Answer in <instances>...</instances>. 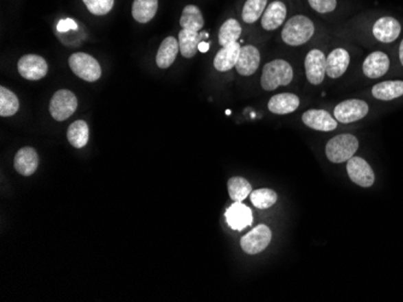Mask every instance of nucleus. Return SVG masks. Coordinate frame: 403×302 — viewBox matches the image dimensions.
Segmentation results:
<instances>
[{"label":"nucleus","mask_w":403,"mask_h":302,"mask_svg":"<svg viewBox=\"0 0 403 302\" xmlns=\"http://www.w3.org/2000/svg\"><path fill=\"white\" fill-rule=\"evenodd\" d=\"M294 79V70L291 65L283 60H275L264 65L261 86L264 90H277L281 86L288 84Z\"/></svg>","instance_id":"f257e3e1"},{"label":"nucleus","mask_w":403,"mask_h":302,"mask_svg":"<svg viewBox=\"0 0 403 302\" xmlns=\"http://www.w3.org/2000/svg\"><path fill=\"white\" fill-rule=\"evenodd\" d=\"M372 95L376 99L384 101L398 99L403 95V81H385L376 84L372 88Z\"/></svg>","instance_id":"5701e85b"},{"label":"nucleus","mask_w":403,"mask_h":302,"mask_svg":"<svg viewBox=\"0 0 403 302\" xmlns=\"http://www.w3.org/2000/svg\"><path fill=\"white\" fill-rule=\"evenodd\" d=\"M227 188H229V198L232 199L234 203L244 201L253 192L251 184L246 179L238 176L229 179Z\"/></svg>","instance_id":"bb28decb"},{"label":"nucleus","mask_w":403,"mask_h":302,"mask_svg":"<svg viewBox=\"0 0 403 302\" xmlns=\"http://www.w3.org/2000/svg\"><path fill=\"white\" fill-rule=\"evenodd\" d=\"M67 138L75 149L85 147L90 139V129L85 121H76L74 123L70 124L67 131Z\"/></svg>","instance_id":"393cba45"},{"label":"nucleus","mask_w":403,"mask_h":302,"mask_svg":"<svg viewBox=\"0 0 403 302\" xmlns=\"http://www.w3.org/2000/svg\"><path fill=\"white\" fill-rule=\"evenodd\" d=\"M286 6L283 1H273L264 10L261 25L266 30H275L284 23L286 17Z\"/></svg>","instance_id":"aec40b11"},{"label":"nucleus","mask_w":403,"mask_h":302,"mask_svg":"<svg viewBox=\"0 0 403 302\" xmlns=\"http://www.w3.org/2000/svg\"><path fill=\"white\" fill-rule=\"evenodd\" d=\"M159 9V0H135L132 15L137 22L148 23L154 18Z\"/></svg>","instance_id":"b1692460"},{"label":"nucleus","mask_w":403,"mask_h":302,"mask_svg":"<svg viewBox=\"0 0 403 302\" xmlns=\"http://www.w3.org/2000/svg\"><path fill=\"white\" fill-rule=\"evenodd\" d=\"M198 50L200 51V52L205 53L207 51L209 50V42H207V41H202V42L199 44Z\"/></svg>","instance_id":"f704fd0d"},{"label":"nucleus","mask_w":403,"mask_h":302,"mask_svg":"<svg viewBox=\"0 0 403 302\" xmlns=\"http://www.w3.org/2000/svg\"><path fill=\"white\" fill-rule=\"evenodd\" d=\"M240 44L233 42L231 45L224 46L221 50L216 53L214 58L215 69L221 73L229 71L233 69L238 62L239 55H240Z\"/></svg>","instance_id":"6ab92c4d"},{"label":"nucleus","mask_w":403,"mask_h":302,"mask_svg":"<svg viewBox=\"0 0 403 302\" xmlns=\"http://www.w3.org/2000/svg\"><path fill=\"white\" fill-rule=\"evenodd\" d=\"M240 34H242V27L239 25L238 21L233 20V18L226 21L219 30L220 45L224 47V46L237 42Z\"/></svg>","instance_id":"c85d7f7f"},{"label":"nucleus","mask_w":403,"mask_h":302,"mask_svg":"<svg viewBox=\"0 0 403 302\" xmlns=\"http://www.w3.org/2000/svg\"><path fill=\"white\" fill-rule=\"evenodd\" d=\"M369 114V105L364 100H344L334 108V117L341 123L348 124L364 118Z\"/></svg>","instance_id":"0eeeda50"},{"label":"nucleus","mask_w":403,"mask_h":302,"mask_svg":"<svg viewBox=\"0 0 403 302\" xmlns=\"http://www.w3.org/2000/svg\"><path fill=\"white\" fill-rule=\"evenodd\" d=\"M78 29V25L74 20L71 18H65V20H60L57 25V30L60 33H65V32H69V30Z\"/></svg>","instance_id":"72a5a7b5"},{"label":"nucleus","mask_w":403,"mask_h":302,"mask_svg":"<svg viewBox=\"0 0 403 302\" xmlns=\"http://www.w3.org/2000/svg\"><path fill=\"white\" fill-rule=\"evenodd\" d=\"M250 200L255 207L260 210L272 207L278 200V194L268 188H261L254 190L250 194Z\"/></svg>","instance_id":"c756f323"},{"label":"nucleus","mask_w":403,"mask_h":302,"mask_svg":"<svg viewBox=\"0 0 403 302\" xmlns=\"http://www.w3.org/2000/svg\"><path fill=\"white\" fill-rule=\"evenodd\" d=\"M209 34L205 32H192V30L183 29L179 33L180 53L185 58H192L198 52L199 44L203 40H208Z\"/></svg>","instance_id":"ddd939ff"},{"label":"nucleus","mask_w":403,"mask_h":302,"mask_svg":"<svg viewBox=\"0 0 403 302\" xmlns=\"http://www.w3.org/2000/svg\"><path fill=\"white\" fill-rule=\"evenodd\" d=\"M17 69L22 77L30 81H38L45 77L49 66L43 57L36 55H25L19 60Z\"/></svg>","instance_id":"1a4fd4ad"},{"label":"nucleus","mask_w":403,"mask_h":302,"mask_svg":"<svg viewBox=\"0 0 403 302\" xmlns=\"http://www.w3.org/2000/svg\"><path fill=\"white\" fill-rule=\"evenodd\" d=\"M267 6V0H246L242 17L245 23H254L262 16Z\"/></svg>","instance_id":"7c9ffc66"},{"label":"nucleus","mask_w":403,"mask_h":302,"mask_svg":"<svg viewBox=\"0 0 403 302\" xmlns=\"http://www.w3.org/2000/svg\"><path fill=\"white\" fill-rule=\"evenodd\" d=\"M306 76L312 84H321L326 75V57L320 50H312L304 60Z\"/></svg>","instance_id":"9d476101"},{"label":"nucleus","mask_w":403,"mask_h":302,"mask_svg":"<svg viewBox=\"0 0 403 302\" xmlns=\"http://www.w3.org/2000/svg\"><path fill=\"white\" fill-rule=\"evenodd\" d=\"M69 66L78 77L85 79L87 82H95L102 76V68L98 60L84 52H78L70 55Z\"/></svg>","instance_id":"20e7f679"},{"label":"nucleus","mask_w":403,"mask_h":302,"mask_svg":"<svg viewBox=\"0 0 403 302\" xmlns=\"http://www.w3.org/2000/svg\"><path fill=\"white\" fill-rule=\"evenodd\" d=\"M400 62L403 65V40L401 41V45H400Z\"/></svg>","instance_id":"c9c22d12"},{"label":"nucleus","mask_w":403,"mask_h":302,"mask_svg":"<svg viewBox=\"0 0 403 302\" xmlns=\"http://www.w3.org/2000/svg\"><path fill=\"white\" fill-rule=\"evenodd\" d=\"M180 25L183 29L192 30V32L202 30L205 25V18L198 6H185L183 15L180 17Z\"/></svg>","instance_id":"a878e982"},{"label":"nucleus","mask_w":403,"mask_h":302,"mask_svg":"<svg viewBox=\"0 0 403 302\" xmlns=\"http://www.w3.org/2000/svg\"><path fill=\"white\" fill-rule=\"evenodd\" d=\"M260 52L255 46H244L240 50L235 70L242 76H251L259 69Z\"/></svg>","instance_id":"2eb2a0df"},{"label":"nucleus","mask_w":403,"mask_h":302,"mask_svg":"<svg viewBox=\"0 0 403 302\" xmlns=\"http://www.w3.org/2000/svg\"><path fill=\"white\" fill-rule=\"evenodd\" d=\"M39 164V157L34 149L23 147L15 155L14 166L22 176H32L36 171Z\"/></svg>","instance_id":"f3484780"},{"label":"nucleus","mask_w":403,"mask_h":302,"mask_svg":"<svg viewBox=\"0 0 403 302\" xmlns=\"http://www.w3.org/2000/svg\"><path fill=\"white\" fill-rule=\"evenodd\" d=\"M350 55L344 49H336L326 58V75L331 79H338L348 69Z\"/></svg>","instance_id":"a211bd4d"},{"label":"nucleus","mask_w":403,"mask_h":302,"mask_svg":"<svg viewBox=\"0 0 403 302\" xmlns=\"http://www.w3.org/2000/svg\"><path fill=\"white\" fill-rule=\"evenodd\" d=\"M401 34V25L393 17H382L373 25V35L380 42L389 44Z\"/></svg>","instance_id":"4468645a"},{"label":"nucleus","mask_w":403,"mask_h":302,"mask_svg":"<svg viewBox=\"0 0 403 302\" xmlns=\"http://www.w3.org/2000/svg\"><path fill=\"white\" fill-rule=\"evenodd\" d=\"M309 5L320 14L332 12L337 6V0H308Z\"/></svg>","instance_id":"473e14b6"},{"label":"nucleus","mask_w":403,"mask_h":302,"mask_svg":"<svg viewBox=\"0 0 403 302\" xmlns=\"http://www.w3.org/2000/svg\"><path fill=\"white\" fill-rule=\"evenodd\" d=\"M179 52V41L173 36L165 38L159 46V52L156 55V63L159 65V68L168 69L170 65L174 63L175 58Z\"/></svg>","instance_id":"412c9836"},{"label":"nucleus","mask_w":403,"mask_h":302,"mask_svg":"<svg viewBox=\"0 0 403 302\" xmlns=\"http://www.w3.org/2000/svg\"><path fill=\"white\" fill-rule=\"evenodd\" d=\"M347 171L350 179L354 184H358L360 187L369 188L372 184H374L373 170L365 159L360 157H353L348 160L347 164Z\"/></svg>","instance_id":"6e6552de"},{"label":"nucleus","mask_w":403,"mask_h":302,"mask_svg":"<svg viewBox=\"0 0 403 302\" xmlns=\"http://www.w3.org/2000/svg\"><path fill=\"white\" fill-rule=\"evenodd\" d=\"M358 149V140L352 134H342L334 136L326 144V157L330 162L339 164L348 162L353 158Z\"/></svg>","instance_id":"7ed1b4c3"},{"label":"nucleus","mask_w":403,"mask_h":302,"mask_svg":"<svg viewBox=\"0 0 403 302\" xmlns=\"http://www.w3.org/2000/svg\"><path fill=\"white\" fill-rule=\"evenodd\" d=\"M229 228L242 231L253 224V212L244 203H235L224 213Z\"/></svg>","instance_id":"f8f14e48"},{"label":"nucleus","mask_w":403,"mask_h":302,"mask_svg":"<svg viewBox=\"0 0 403 302\" xmlns=\"http://www.w3.org/2000/svg\"><path fill=\"white\" fill-rule=\"evenodd\" d=\"M389 66H390V60L388 55L384 52L377 51L373 52L365 60L362 70H364L365 76L369 79H379L388 73Z\"/></svg>","instance_id":"dca6fc26"},{"label":"nucleus","mask_w":403,"mask_h":302,"mask_svg":"<svg viewBox=\"0 0 403 302\" xmlns=\"http://www.w3.org/2000/svg\"><path fill=\"white\" fill-rule=\"evenodd\" d=\"M303 123L319 131H332L337 128V119L325 110H308L302 114Z\"/></svg>","instance_id":"9b49d317"},{"label":"nucleus","mask_w":403,"mask_h":302,"mask_svg":"<svg viewBox=\"0 0 403 302\" xmlns=\"http://www.w3.org/2000/svg\"><path fill=\"white\" fill-rule=\"evenodd\" d=\"M270 241H272L270 229L267 225L261 224L242 238L240 247L246 254L254 255V254H259L260 252H264V249L268 247Z\"/></svg>","instance_id":"423d86ee"},{"label":"nucleus","mask_w":403,"mask_h":302,"mask_svg":"<svg viewBox=\"0 0 403 302\" xmlns=\"http://www.w3.org/2000/svg\"><path fill=\"white\" fill-rule=\"evenodd\" d=\"M20 109V101L15 93L5 87L0 88V116L10 117L17 114Z\"/></svg>","instance_id":"cd10ccee"},{"label":"nucleus","mask_w":403,"mask_h":302,"mask_svg":"<svg viewBox=\"0 0 403 302\" xmlns=\"http://www.w3.org/2000/svg\"><path fill=\"white\" fill-rule=\"evenodd\" d=\"M299 98L292 93L274 95L268 101V109L275 114H289L299 109Z\"/></svg>","instance_id":"4be33fe9"},{"label":"nucleus","mask_w":403,"mask_h":302,"mask_svg":"<svg viewBox=\"0 0 403 302\" xmlns=\"http://www.w3.org/2000/svg\"><path fill=\"white\" fill-rule=\"evenodd\" d=\"M76 109H78V98L70 90H57L51 99L50 114L52 118L58 122L71 117Z\"/></svg>","instance_id":"39448f33"},{"label":"nucleus","mask_w":403,"mask_h":302,"mask_svg":"<svg viewBox=\"0 0 403 302\" xmlns=\"http://www.w3.org/2000/svg\"><path fill=\"white\" fill-rule=\"evenodd\" d=\"M91 14L104 16L114 8L115 0H82Z\"/></svg>","instance_id":"2f4dec72"},{"label":"nucleus","mask_w":403,"mask_h":302,"mask_svg":"<svg viewBox=\"0 0 403 302\" xmlns=\"http://www.w3.org/2000/svg\"><path fill=\"white\" fill-rule=\"evenodd\" d=\"M314 25L306 16L297 15L291 17L281 32V39L290 46H301L312 39L314 35Z\"/></svg>","instance_id":"f03ea898"}]
</instances>
